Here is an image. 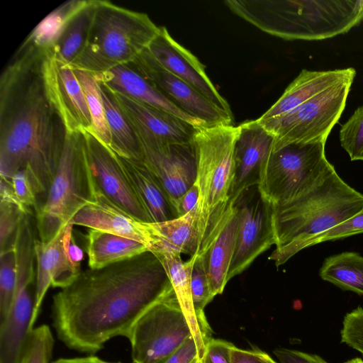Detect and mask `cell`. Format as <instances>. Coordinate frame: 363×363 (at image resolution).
Listing matches in <instances>:
<instances>
[{
  "instance_id": "6da1fadb",
  "label": "cell",
  "mask_w": 363,
  "mask_h": 363,
  "mask_svg": "<svg viewBox=\"0 0 363 363\" xmlns=\"http://www.w3.org/2000/svg\"><path fill=\"white\" fill-rule=\"evenodd\" d=\"M172 286L150 251L81 271L52 297L53 327L68 348L94 354L111 338L126 337L139 317Z\"/></svg>"
},
{
  "instance_id": "7a4b0ae2",
  "label": "cell",
  "mask_w": 363,
  "mask_h": 363,
  "mask_svg": "<svg viewBox=\"0 0 363 363\" xmlns=\"http://www.w3.org/2000/svg\"><path fill=\"white\" fill-rule=\"evenodd\" d=\"M45 52L22 43L0 77L1 179L24 169L37 197L48 193L67 135L45 91Z\"/></svg>"
},
{
  "instance_id": "3957f363",
  "label": "cell",
  "mask_w": 363,
  "mask_h": 363,
  "mask_svg": "<svg viewBox=\"0 0 363 363\" xmlns=\"http://www.w3.org/2000/svg\"><path fill=\"white\" fill-rule=\"evenodd\" d=\"M241 18L286 40H320L363 23V0L226 1Z\"/></svg>"
},
{
  "instance_id": "277c9868",
  "label": "cell",
  "mask_w": 363,
  "mask_h": 363,
  "mask_svg": "<svg viewBox=\"0 0 363 363\" xmlns=\"http://www.w3.org/2000/svg\"><path fill=\"white\" fill-rule=\"evenodd\" d=\"M363 208V194L347 184L333 166L296 196L272 206L276 248L273 260L289 249L352 217Z\"/></svg>"
},
{
  "instance_id": "5b68a950",
  "label": "cell",
  "mask_w": 363,
  "mask_h": 363,
  "mask_svg": "<svg viewBox=\"0 0 363 363\" xmlns=\"http://www.w3.org/2000/svg\"><path fill=\"white\" fill-rule=\"evenodd\" d=\"M239 126L218 124L196 127L193 135L199 189L197 204L199 248L204 255L235 206L230 190L235 169V149Z\"/></svg>"
},
{
  "instance_id": "8992f818",
  "label": "cell",
  "mask_w": 363,
  "mask_h": 363,
  "mask_svg": "<svg viewBox=\"0 0 363 363\" xmlns=\"http://www.w3.org/2000/svg\"><path fill=\"white\" fill-rule=\"evenodd\" d=\"M159 30L145 13L95 0L86 43L71 66L98 74L130 63L147 49Z\"/></svg>"
},
{
  "instance_id": "52a82bcc",
  "label": "cell",
  "mask_w": 363,
  "mask_h": 363,
  "mask_svg": "<svg viewBox=\"0 0 363 363\" xmlns=\"http://www.w3.org/2000/svg\"><path fill=\"white\" fill-rule=\"evenodd\" d=\"M96 187L84 152L82 133H67L55 178L44 203L35 211L40 240L47 242L52 240L94 199Z\"/></svg>"
},
{
  "instance_id": "ba28073f",
  "label": "cell",
  "mask_w": 363,
  "mask_h": 363,
  "mask_svg": "<svg viewBox=\"0 0 363 363\" xmlns=\"http://www.w3.org/2000/svg\"><path fill=\"white\" fill-rule=\"evenodd\" d=\"M354 79L328 88L287 113L257 118L274 137L272 152L290 145L325 143L345 110Z\"/></svg>"
},
{
  "instance_id": "9c48e42d",
  "label": "cell",
  "mask_w": 363,
  "mask_h": 363,
  "mask_svg": "<svg viewBox=\"0 0 363 363\" xmlns=\"http://www.w3.org/2000/svg\"><path fill=\"white\" fill-rule=\"evenodd\" d=\"M325 143L296 144L271 152L264 160L257 184L272 206L296 196L333 167L326 159Z\"/></svg>"
},
{
  "instance_id": "30bf717a",
  "label": "cell",
  "mask_w": 363,
  "mask_h": 363,
  "mask_svg": "<svg viewBox=\"0 0 363 363\" xmlns=\"http://www.w3.org/2000/svg\"><path fill=\"white\" fill-rule=\"evenodd\" d=\"M191 335L172 286L139 317L126 337L134 363H164Z\"/></svg>"
},
{
  "instance_id": "8fae6325",
  "label": "cell",
  "mask_w": 363,
  "mask_h": 363,
  "mask_svg": "<svg viewBox=\"0 0 363 363\" xmlns=\"http://www.w3.org/2000/svg\"><path fill=\"white\" fill-rule=\"evenodd\" d=\"M235 205L239 225L228 281L243 272L259 255L275 245L272 206L262 197L257 185L244 191Z\"/></svg>"
},
{
  "instance_id": "7c38bea8",
  "label": "cell",
  "mask_w": 363,
  "mask_h": 363,
  "mask_svg": "<svg viewBox=\"0 0 363 363\" xmlns=\"http://www.w3.org/2000/svg\"><path fill=\"white\" fill-rule=\"evenodd\" d=\"M130 64L183 111L206 125L233 124V116L163 67L145 49Z\"/></svg>"
},
{
  "instance_id": "4fadbf2b",
  "label": "cell",
  "mask_w": 363,
  "mask_h": 363,
  "mask_svg": "<svg viewBox=\"0 0 363 363\" xmlns=\"http://www.w3.org/2000/svg\"><path fill=\"white\" fill-rule=\"evenodd\" d=\"M42 74L48 99L62 121L67 133H91L86 100L74 68L47 51L43 60Z\"/></svg>"
},
{
  "instance_id": "5bb4252c",
  "label": "cell",
  "mask_w": 363,
  "mask_h": 363,
  "mask_svg": "<svg viewBox=\"0 0 363 363\" xmlns=\"http://www.w3.org/2000/svg\"><path fill=\"white\" fill-rule=\"evenodd\" d=\"M110 91L132 128L140 148L192 143L196 127L191 123L165 111Z\"/></svg>"
},
{
  "instance_id": "9a60e30c",
  "label": "cell",
  "mask_w": 363,
  "mask_h": 363,
  "mask_svg": "<svg viewBox=\"0 0 363 363\" xmlns=\"http://www.w3.org/2000/svg\"><path fill=\"white\" fill-rule=\"evenodd\" d=\"M82 133L86 160L98 189L140 220L150 223L129 183L118 155L91 133Z\"/></svg>"
},
{
  "instance_id": "2e32d148",
  "label": "cell",
  "mask_w": 363,
  "mask_h": 363,
  "mask_svg": "<svg viewBox=\"0 0 363 363\" xmlns=\"http://www.w3.org/2000/svg\"><path fill=\"white\" fill-rule=\"evenodd\" d=\"M73 225L69 221L49 242L35 240V299L32 329L34 328L43 298L50 286L65 288L81 272L79 262L73 258L70 251Z\"/></svg>"
},
{
  "instance_id": "e0dca14e",
  "label": "cell",
  "mask_w": 363,
  "mask_h": 363,
  "mask_svg": "<svg viewBox=\"0 0 363 363\" xmlns=\"http://www.w3.org/2000/svg\"><path fill=\"white\" fill-rule=\"evenodd\" d=\"M147 50L163 67L190 84L217 107L233 115L229 104L207 75L205 66L178 43L164 26H160Z\"/></svg>"
},
{
  "instance_id": "ac0fdd59",
  "label": "cell",
  "mask_w": 363,
  "mask_h": 363,
  "mask_svg": "<svg viewBox=\"0 0 363 363\" xmlns=\"http://www.w3.org/2000/svg\"><path fill=\"white\" fill-rule=\"evenodd\" d=\"M140 151L141 160L160 182L175 209L178 200L196 179V157L192 143L141 148Z\"/></svg>"
},
{
  "instance_id": "d6986e66",
  "label": "cell",
  "mask_w": 363,
  "mask_h": 363,
  "mask_svg": "<svg viewBox=\"0 0 363 363\" xmlns=\"http://www.w3.org/2000/svg\"><path fill=\"white\" fill-rule=\"evenodd\" d=\"M73 225L98 230L138 241L150 251L152 240L143 222L106 196L96 186L94 199L73 217Z\"/></svg>"
},
{
  "instance_id": "ffe728a7",
  "label": "cell",
  "mask_w": 363,
  "mask_h": 363,
  "mask_svg": "<svg viewBox=\"0 0 363 363\" xmlns=\"http://www.w3.org/2000/svg\"><path fill=\"white\" fill-rule=\"evenodd\" d=\"M235 149V169L230 201H235L246 189L259 183L261 165L272 152L274 137L257 120L245 121Z\"/></svg>"
},
{
  "instance_id": "44dd1931",
  "label": "cell",
  "mask_w": 363,
  "mask_h": 363,
  "mask_svg": "<svg viewBox=\"0 0 363 363\" xmlns=\"http://www.w3.org/2000/svg\"><path fill=\"white\" fill-rule=\"evenodd\" d=\"M35 284L28 277L16 278L15 295L6 320L0 323V363H18L31 330Z\"/></svg>"
},
{
  "instance_id": "7402d4cb",
  "label": "cell",
  "mask_w": 363,
  "mask_h": 363,
  "mask_svg": "<svg viewBox=\"0 0 363 363\" xmlns=\"http://www.w3.org/2000/svg\"><path fill=\"white\" fill-rule=\"evenodd\" d=\"M94 75L99 82L112 91L169 112L195 127L206 126L169 100L130 63L116 66Z\"/></svg>"
},
{
  "instance_id": "603a6c76",
  "label": "cell",
  "mask_w": 363,
  "mask_h": 363,
  "mask_svg": "<svg viewBox=\"0 0 363 363\" xmlns=\"http://www.w3.org/2000/svg\"><path fill=\"white\" fill-rule=\"evenodd\" d=\"M152 253L160 261L173 286L199 347L201 359L206 345L212 338V330L208 321H202L198 318L193 304L191 277L196 255L184 261L181 254L177 252L161 250Z\"/></svg>"
},
{
  "instance_id": "cb8c5ba5",
  "label": "cell",
  "mask_w": 363,
  "mask_h": 363,
  "mask_svg": "<svg viewBox=\"0 0 363 363\" xmlns=\"http://www.w3.org/2000/svg\"><path fill=\"white\" fill-rule=\"evenodd\" d=\"M355 76L356 70L353 67L327 71L303 69L279 99L259 118L266 119L287 113L328 88L354 79Z\"/></svg>"
},
{
  "instance_id": "d4e9b609",
  "label": "cell",
  "mask_w": 363,
  "mask_h": 363,
  "mask_svg": "<svg viewBox=\"0 0 363 363\" xmlns=\"http://www.w3.org/2000/svg\"><path fill=\"white\" fill-rule=\"evenodd\" d=\"M118 157L150 223L177 218V212L163 187L143 160Z\"/></svg>"
},
{
  "instance_id": "484cf974",
  "label": "cell",
  "mask_w": 363,
  "mask_h": 363,
  "mask_svg": "<svg viewBox=\"0 0 363 363\" xmlns=\"http://www.w3.org/2000/svg\"><path fill=\"white\" fill-rule=\"evenodd\" d=\"M197 206L184 216L156 223H147L150 234V252L174 251L196 255L199 248Z\"/></svg>"
},
{
  "instance_id": "4316f807",
  "label": "cell",
  "mask_w": 363,
  "mask_h": 363,
  "mask_svg": "<svg viewBox=\"0 0 363 363\" xmlns=\"http://www.w3.org/2000/svg\"><path fill=\"white\" fill-rule=\"evenodd\" d=\"M238 225V213L235 205L229 218L207 252L203 255L211 291L214 297L223 293L228 281V275L234 254Z\"/></svg>"
},
{
  "instance_id": "83f0119b",
  "label": "cell",
  "mask_w": 363,
  "mask_h": 363,
  "mask_svg": "<svg viewBox=\"0 0 363 363\" xmlns=\"http://www.w3.org/2000/svg\"><path fill=\"white\" fill-rule=\"evenodd\" d=\"M150 251L143 244L122 236L90 229L87 236L88 264L99 269Z\"/></svg>"
},
{
  "instance_id": "f1b7e54d",
  "label": "cell",
  "mask_w": 363,
  "mask_h": 363,
  "mask_svg": "<svg viewBox=\"0 0 363 363\" xmlns=\"http://www.w3.org/2000/svg\"><path fill=\"white\" fill-rule=\"evenodd\" d=\"M95 8V0H86L67 21L58 38L47 51L68 65L79 55L86 43Z\"/></svg>"
},
{
  "instance_id": "f546056e",
  "label": "cell",
  "mask_w": 363,
  "mask_h": 363,
  "mask_svg": "<svg viewBox=\"0 0 363 363\" xmlns=\"http://www.w3.org/2000/svg\"><path fill=\"white\" fill-rule=\"evenodd\" d=\"M99 84L111 136L110 149L120 157L141 160L140 145L132 128L110 90Z\"/></svg>"
},
{
  "instance_id": "4dcf8cb0",
  "label": "cell",
  "mask_w": 363,
  "mask_h": 363,
  "mask_svg": "<svg viewBox=\"0 0 363 363\" xmlns=\"http://www.w3.org/2000/svg\"><path fill=\"white\" fill-rule=\"evenodd\" d=\"M320 277L345 291L363 295V257L355 252H343L327 257Z\"/></svg>"
},
{
  "instance_id": "1f68e13d",
  "label": "cell",
  "mask_w": 363,
  "mask_h": 363,
  "mask_svg": "<svg viewBox=\"0 0 363 363\" xmlns=\"http://www.w3.org/2000/svg\"><path fill=\"white\" fill-rule=\"evenodd\" d=\"M85 1L72 0L58 6L36 26L23 44L48 50L58 38L67 21Z\"/></svg>"
},
{
  "instance_id": "d6a6232c",
  "label": "cell",
  "mask_w": 363,
  "mask_h": 363,
  "mask_svg": "<svg viewBox=\"0 0 363 363\" xmlns=\"http://www.w3.org/2000/svg\"><path fill=\"white\" fill-rule=\"evenodd\" d=\"M86 100L91 119V133L110 148L111 136L106 122L100 84L94 73L74 69Z\"/></svg>"
},
{
  "instance_id": "836d02e7",
  "label": "cell",
  "mask_w": 363,
  "mask_h": 363,
  "mask_svg": "<svg viewBox=\"0 0 363 363\" xmlns=\"http://www.w3.org/2000/svg\"><path fill=\"white\" fill-rule=\"evenodd\" d=\"M359 233H363V208L347 220L296 245L272 261L278 267L306 247L327 241L343 239Z\"/></svg>"
},
{
  "instance_id": "e575fe53",
  "label": "cell",
  "mask_w": 363,
  "mask_h": 363,
  "mask_svg": "<svg viewBox=\"0 0 363 363\" xmlns=\"http://www.w3.org/2000/svg\"><path fill=\"white\" fill-rule=\"evenodd\" d=\"M55 340L48 325L34 328L30 333L18 363H50Z\"/></svg>"
},
{
  "instance_id": "d590c367",
  "label": "cell",
  "mask_w": 363,
  "mask_h": 363,
  "mask_svg": "<svg viewBox=\"0 0 363 363\" xmlns=\"http://www.w3.org/2000/svg\"><path fill=\"white\" fill-rule=\"evenodd\" d=\"M16 254L14 248L0 253V323L11 310L16 290Z\"/></svg>"
},
{
  "instance_id": "8d00e7d4",
  "label": "cell",
  "mask_w": 363,
  "mask_h": 363,
  "mask_svg": "<svg viewBox=\"0 0 363 363\" xmlns=\"http://www.w3.org/2000/svg\"><path fill=\"white\" fill-rule=\"evenodd\" d=\"M339 139L350 160L363 161V105L341 125Z\"/></svg>"
},
{
  "instance_id": "74e56055",
  "label": "cell",
  "mask_w": 363,
  "mask_h": 363,
  "mask_svg": "<svg viewBox=\"0 0 363 363\" xmlns=\"http://www.w3.org/2000/svg\"><path fill=\"white\" fill-rule=\"evenodd\" d=\"M191 289L196 313L201 320L206 322L203 311L214 296L211 291L203 255H196L191 271Z\"/></svg>"
},
{
  "instance_id": "f35d334b",
  "label": "cell",
  "mask_w": 363,
  "mask_h": 363,
  "mask_svg": "<svg viewBox=\"0 0 363 363\" xmlns=\"http://www.w3.org/2000/svg\"><path fill=\"white\" fill-rule=\"evenodd\" d=\"M25 213L16 205L0 201V253L14 248L21 216Z\"/></svg>"
},
{
  "instance_id": "ab89813d",
  "label": "cell",
  "mask_w": 363,
  "mask_h": 363,
  "mask_svg": "<svg viewBox=\"0 0 363 363\" xmlns=\"http://www.w3.org/2000/svg\"><path fill=\"white\" fill-rule=\"evenodd\" d=\"M340 342L363 354V308L347 313L340 330Z\"/></svg>"
},
{
  "instance_id": "60d3db41",
  "label": "cell",
  "mask_w": 363,
  "mask_h": 363,
  "mask_svg": "<svg viewBox=\"0 0 363 363\" xmlns=\"http://www.w3.org/2000/svg\"><path fill=\"white\" fill-rule=\"evenodd\" d=\"M11 186L19 202L30 210L38 208L36 194L24 169L18 171L11 179ZM31 211V210H30Z\"/></svg>"
},
{
  "instance_id": "b9f144b4",
  "label": "cell",
  "mask_w": 363,
  "mask_h": 363,
  "mask_svg": "<svg viewBox=\"0 0 363 363\" xmlns=\"http://www.w3.org/2000/svg\"><path fill=\"white\" fill-rule=\"evenodd\" d=\"M233 345L225 340L211 338L206 345L201 363H231Z\"/></svg>"
},
{
  "instance_id": "7bdbcfd3",
  "label": "cell",
  "mask_w": 363,
  "mask_h": 363,
  "mask_svg": "<svg viewBox=\"0 0 363 363\" xmlns=\"http://www.w3.org/2000/svg\"><path fill=\"white\" fill-rule=\"evenodd\" d=\"M199 359V350L191 335L164 363H196Z\"/></svg>"
},
{
  "instance_id": "ee69618b",
  "label": "cell",
  "mask_w": 363,
  "mask_h": 363,
  "mask_svg": "<svg viewBox=\"0 0 363 363\" xmlns=\"http://www.w3.org/2000/svg\"><path fill=\"white\" fill-rule=\"evenodd\" d=\"M274 354L280 363H328L319 355L294 350L279 348Z\"/></svg>"
},
{
  "instance_id": "f6af8a7d",
  "label": "cell",
  "mask_w": 363,
  "mask_h": 363,
  "mask_svg": "<svg viewBox=\"0 0 363 363\" xmlns=\"http://www.w3.org/2000/svg\"><path fill=\"white\" fill-rule=\"evenodd\" d=\"M231 363H277L266 352L259 350H246L236 347L231 350Z\"/></svg>"
},
{
  "instance_id": "bcb514c9",
  "label": "cell",
  "mask_w": 363,
  "mask_h": 363,
  "mask_svg": "<svg viewBox=\"0 0 363 363\" xmlns=\"http://www.w3.org/2000/svg\"><path fill=\"white\" fill-rule=\"evenodd\" d=\"M199 198V189L196 184L178 200L175 205V210L178 218L187 214L194 209L198 204Z\"/></svg>"
},
{
  "instance_id": "7dc6e473",
  "label": "cell",
  "mask_w": 363,
  "mask_h": 363,
  "mask_svg": "<svg viewBox=\"0 0 363 363\" xmlns=\"http://www.w3.org/2000/svg\"><path fill=\"white\" fill-rule=\"evenodd\" d=\"M51 363H121L107 362L94 355H88L81 357L60 358Z\"/></svg>"
},
{
  "instance_id": "c3c4849f",
  "label": "cell",
  "mask_w": 363,
  "mask_h": 363,
  "mask_svg": "<svg viewBox=\"0 0 363 363\" xmlns=\"http://www.w3.org/2000/svg\"><path fill=\"white\" fill-rule=\"evenodd\" d=\"M344 363H363V360L360 358H354V359L348 360Z\"/></svg>"
},
{
  "instance_id": "681fc988",
  "label": "cell",
  "mask_w": 363,
  "mask_h": 363,
  "mask_svg": "<svg viewBox=\"0 0 363 363\" xmlns=\"http://www.w3.org/2000/svg\"><path fill=\"white\" fill-rule=\"evenodd\" d=\"M196 363H201V359H199Z\"/></svg>"
}]
</instances>
